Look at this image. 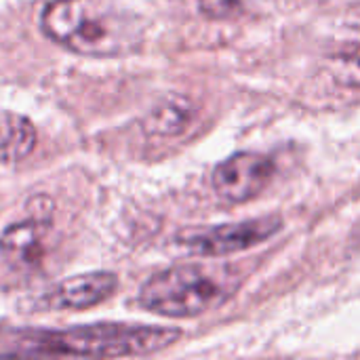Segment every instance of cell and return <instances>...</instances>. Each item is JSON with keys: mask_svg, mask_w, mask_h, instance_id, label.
<instances>
[{"mask_svg": "<svg viewBox=\"0 0 360 360\" xmlns=\"http://www.w3.org/2000/svg\"><path fill=\"white\" fill-rule=\"evenodd\" d=\"M181 340L179 329L97 323L78 325L61 331L23 329L0 338V354L15 356H84V359H122L148 356L167 350Z\"/></svg>", "mask_w": 360, "mask_h": 360, "instance_id": "obj_1", "label": "cell"}, {"mask_svg": "<svg viewBox=\"0 0 360 360\" xmlns=\"http://www.w3.org/2000/svg\"><path fill=\"white\" fill-rule=\"evenodd\" d=\"M46 38L84 57H120L143 38L141 23L110 0H51L40 15Z\"/></svg>", "mask_w": 360, "mask_h": 360, "instance_id": "obj_2", "label": "cell"}, {"mask_svg": "<svg viewBox=\"0 0 360 360\" xmlns=\"http://www.w3.org/2000/svg\"><path fill=\"white\" fill-rule=\"evenodd\" d=\"M240 287L230 266L181 264L150 276L139 289V306L169 319H192L224 306Z\"/></svg>", "mask_w": 360, "mask_h": 360, "instance_id": "obj_3", "label": "cell"}, {"mask_svg": "<svg viewBox=\"0 0 360 360\" xmlns=\"http://www.w3.org/2000/svg\"><path fill=\"white\" fill-rule=\"evenodd\" d=\"M283 219L278 215H266L255 217L238 224H221L213 228H196V230H184L177 234V245L184 247L192 255L200 257H224L238 251H247L268 238H272L276 232H281Z\"/></svg>", "mask_w": 360, "mask_h": 360, "instance_id": "obj_4", "label": "cell"}, {"mask_svg": "<svg viewBox=\"0 0 360 360\" xmlns=\"http://www.w3.org/2000/svg\"><path fill=\"white\" fill-rule=\"evenodd\" d=\"M274 175V162L255 152H238L219 162L211 175L215 194L226 202H247L264 192Z\"/></svg>", "mask_w": 360, "mask_h": 360, "instance_id": "obj_5", "label": "cell"}, {"mask_svg": "<svg viewBox=\"0 0 360 360\" xmlns=\"http://www.w3.org/2000/svg\"><path fill=\"white\" fill-rule=\"evenodd\" d=\"M118 287L114 272L97 270L70 276L57 283L44 295V306L51 310H86L110 300Z\"/></svg>", "mask_w": 360, "mask_h": 360, "instance_id": "obj_6", "label": "cell"}, {"mask_svg": "<svg viewBox=\"0 0 360 360\" xmlns=\"http://www.w3.org/2000/svg\"><path fill=\"white\" fill-rule=\"evenodd\" d=\"M42 236L44 226L36 219H23L6 226L4 232L0 234L2 259L17 270H30L38 266L44 251Z\"/></svg>", "mask_w": 360, "mask_h": 360, "instance_id": "obj_7", "label": "cell"}, {"mask_svg": "<svg viewBox=\"0 0 360 360\" xmlns=\"http://www.w3.org/2000/svg\"><path fill=\"white\" fill-rule=\"evenodd\" d=\"M327 74L342 86L360 89V23L346 27L325 53Z\"/></svg>", "mask_w": 360, "mask_h": 360, "instance_id": "obj_8", "label": "cell"}, {"mask_svg": "<svg viewBox=\"0 0 360 360\" xmlns=\"http://www.w3.org/2000/svg\"><path fill=\"white\" fill-rule=\"evenodd\" d=\"M36 148V129L30 118L0 110V162L15 165L25 160Z\"/></svg>", "mask_w": 360, "mask_h": 360, "instance_id": "obj_9", "label": "cell"}, {"mask_svg": "<svg viewBox=\"0 0 360 360\" xmlns=\"http://www.w3.org/2000/svg\"><path fill=\"white\" fill-rule=\"evenodd\" d=\"M194 118V105L181 95H169L143 118L141 127L148 135L154 137H173L179 135Z\"/></svg>", "mask_w": 360, "mask_h": 360, "instance_id": "obj_10", "label": "cell"}, {"mask_svg": "<svg viewBox=\"0 0 360 360\" xmlns=\"http://www.w3.org/2000/svg\"><path fill=\"white\" fill-rule=\"evenodd\" d=\"M198 11L209 19H234L243 13L240 0H198Z\"/></svg>", "mask_w": 360, "mask_h": 360, "instance_id": "obj_11", "label": "cell"}, {"mask_svg": "<svg viewBox=\"0 0 360 360\" xmlns=\"http://www.w3.org/2000/svg\"><path fill=\"white\" fill-rule=\"evenodd\" d=\"M356 243H359V247H360V228L356 230Z\"/></svg>", "mask_w": 360, "mask_h": 360, "instance_id": "obj_12", "label": "cell"}]
</instances>
